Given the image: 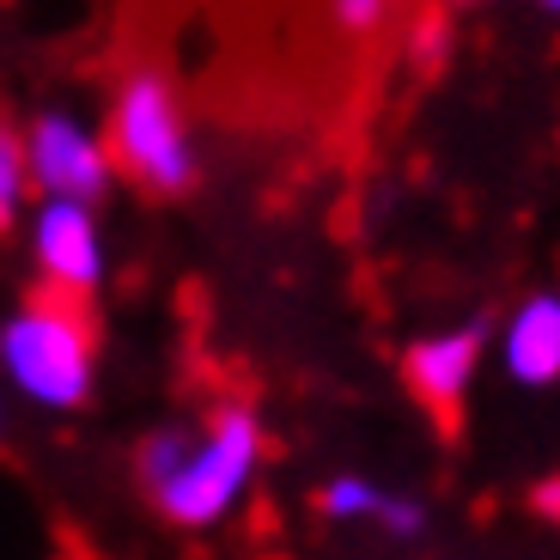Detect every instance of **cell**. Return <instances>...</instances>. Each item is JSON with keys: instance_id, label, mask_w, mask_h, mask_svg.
<instances>
[{"instance_id": "cell-7", "label": "cell", "mask_w": 560, "mask_h": 560, "mask_svg": "<svg viewBox=\"0 0 560 560\" xmlns=\"http://www.w3.org/2000/svg\"><path fill=\"white\" fill-rule=\"evenodd\" d=\"M500 365L524 390L560 384V293H530L512 305L500 329Z\"/></svg>"}, {"instance_id": "cell-11", "label": "cell", "mask_w": 560, "mask_h": 560, "mask_svg": "<svg viewBox=\"0 0 560 560\" xmlns=\"http://www.w3.org/2000/svg\"><path fill=\"white\" fill-rule=\"evenodd\" d=\"M372 524H378L384 536H420V530H427V505L402 500V493H384L378 512H372Z\"/></svg>"}, {"instance_id": "cell-12", "label": "cell", "mask_w": 560, "mask_h": 560, "mask_svg": "<svg viewBox=\"0 0 560 560\" xmlns=\"http://www.w3.org/2000/svg\"><path fill=\"white\" fill-rule=\"evenodd\" d=\"M390 13V0H329V19H336L348 37H372Z\"/></svg>"}, {"instance_id": "cell-3", "label": "cell", "mask_w": 560, "mask_h": 560, "mask_svg": "<svg viewBox=\"0 0 560 560\" xmlns=\"http://www.w3.org/2000/svg\"><path fill=\"white\" fill-rule=\"evenodd\" d=\"M104 140H110L116 171L135 177L147 196H183L201 171L183 98H177V85H171V73H159V68H135L116 85Z\"/></svg>"}, {"instance_id": "cell-14", "label": "cell", "mask_w": 560, "mask_h": 560, "mask_svg": "<svg viewBox=\"0 0 560 560\" xmlns=\"http://www.w3.org/2000/svg\"><path fill=\"white\" fill-rule=\"evenodd\" d=\"M536 7H542V13H555V19H560V0H536Z\"/></svg>"}, {"instance_id": "cell-10", "label": "cell", "mask_w": 560, "mask_h": 560, "mask_svg": "<svg viewBox=\"0 0 560 560\" xmlns=\"http://www.w3.org/2000/svg\"><path fill=\"white\" fill-rule=\"evenodd\" d=\"M445 43H451L445 13H420V19H415V31H408V61L433 73L439 61H445Z\"/></svg>"}, {"instance_id": "cell-2", "label": "cell", "mask_w": 560, "mask_h": 560, "mask_svg": "<svg viewBox=\"0 0 560 560\" xmlns=\"http://www.w3.org/2000/svg\"><path fill=\"white\" fill-rule=\"evenodd\" d=\"M0 378L31 408L73 415L98 390V323L85 299L43 287L0 323Z\"/></svg>"}, {"instance_id": "cell-4", "label": "cell", "mask_w": 560, "mask_h": 560, "mask_svg": "<svg viewBox=\"0 0 560 560\" xmlns=\"http://www.w3.org/2000/svg\"><path fill=\"white\" fill-rule=\"evenodd\" d=\"M25 165L37 196H73V201H98L116 183V159L104 128H92L73 110H37L25 128Z\"/></svg>"}, {"instance_id": "cell-6", "label": "cell", "mask_w": 560, "mask_h": 560, "mask_svg": "<svg viewBox=\"0 0 560 560\" xmlns=\"http://www.w3.org/2000/svg\"><path fill=\"white\" fill-rule=\"evenodd\" d=\"M481 353H488V329L481 323H463V329H433V336L408 341L402 353V384L433 420H457V408L469 402V384L481 372Z\"/></svg>"}, {"instance_id": "cell-15", "label": "cell", "mask_w": 560, "mask_h": 560, "mask_svg": "<svg viewBox=\"0 0 560 560\" xmlns=\"http://www.w3.org/2000/svg\"><path fill=\"white\" fill-rule=\"evenodd\" d=\"M463 7H476V0H463Z\"/></svg>"}, {"instance_id": "cell-9", "label": "cell", "mask_w": 560, "mask_h": 560, "mask_svg": "<svg viewBox=\"0 0 560 560\" xmlns=\"http://www.w3.org/2000/svg\"><path fill=\"white\" fill-rule=\"evenodd\" d=\"M378 500H384L378 481H365V476H336V481H323L317 512H323L329 524H360V518H372V512H378Z\"/></svg>"}, {"instance_id": "cell-13", "label": "cell", "mask_w": 560, "mask_h": 560, "mask_svg": "<svg viewBox=\"0 0 560 560\" xmlns=\"http://www.w3.org/2000/svg\"><path fill=\"white\" fill-rule=\"evenodd\" d=\"M530 512H536L542 524H555V530H560V476L536 481V493H530Z\"/></svg>"}, {"instance_id": "cell-8", "label": "cell", "mask_w": 560, "mask_h": 560, "mask_svg": "<svg viewBox=\"0 0 560 560\" xmlns=\"http://www.w3.org/2000/svg\"><path fill=\"white\" fill-rule=\"evenodd\" d=\"M31 196V165H25V135L0 122V225H13Z\"/></svg>"}, {"instance_id": "cell-1", "label": "cell", "mask_w": 560, "mask_h": 560, "mask_svg": "<svg viewBox=\"0 0 560 560\" xmlns=\"http://www.w3.org/2000/svg\"><path fill=\"white\" fill-rule=\"evenodd\" d=\"M268 439L250 402H220L196 420V427H165L140 445L135 476L153 500V512L171 530H220L238 518V505L250 500L256 476H262Z\"/></svg>"}, {"instance_id": "cell-5", "label": "cell", "mask_w": 560, "mask_h": 560, "mask_svg": "<svg viewBox=\"0 0 560 560\" xmlns=\"http://www.w3.org/2000/svg\"><path fill=\"white\" fill-rule=\"evenodd\" d=\"M31 262H37L43 287L73 299H92L110 275V256H104V225L92 213V201L73 196H43L31 208Z\"/></svg>"}]
</instances>
